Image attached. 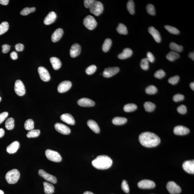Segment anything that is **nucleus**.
<instances>
[{"instance_id":"47","label":"nucleus","mask_w":194,"mask_h":194,"mask_svg":"<svg viewBox=\"0 0 194 194\" xmlns=\"http://www.w3.org/2000/svg\"><path fill=\"white\" fill-rule=\"evenodd\" d=\"M165 76V73L162 69H160L155 73L154 76L156 78L161 79Z\"/></svg>"},{"instance_id":"50","label":"nucleus","mask_w":194,"mask_h":194,"mask_svg":"<svg viewBox=\"0 0 194 194\" xmlns=\"http://www.w3.org/2000/svg\"><path fill=\"white\" fill-rule=\"evenodd\" d=\"M184 98V96L183 95L177 94L174 96L173 100L175 102H177L183 100Z\"/></svg>"},{"instance_id":"21","label":"nucleus","mask_w":194,"mask_h":194,"mask_svg":"<svg viewBox=\"0 0 194 194\" xmlns=\"http://www.w3.org/2000/svg\"><path fill=\"white\" fill-rule=\"evenodd\" d=\"M57 18V15L55 12L52 11L49 12L45 18L44 23L45 25H49L53 24L55 22Z\"/></svg>"},{"instance_id":"20","label":"nucleus","mask_w":194,"mask_h":194,"mask_svg":"<svg viewBox=\"0 0 194 194\" xmlns=\"http://www.w3.org/2000/svg\"><path fill=\"white\" fill-rule=\"evenodd\" d=\"M148 31L149 33L153 36L155 41L157 43H160L161 41V37L159 31L157 30L153 27L148 28Z\"/></svg>"},{"instance_id":"51","label":"nucleus","mask_w":194,"mask_h":194,"mask_svg":"<svg viewBox=\"0 0 194 194\" xmlns=\"http://www.w3.org/2000/svg\"><path fill=\"white\" fill-rule=\"evenodd\" d=\"M8 115V113L7 112H4L0 114V124L5 120Z\"/></svg>"},{"instance_id":"46","label":"nucleus","mask_w":194,"mask_h":194,"mask_svg":"<svg viewBox=\"0 0 194 194\" xmlns=\"http://www.w3.org/2000/svg\"><path fill=\"white\" fill-rule=\"evenodd\" d=\"M121 188L122 190L125 193H128L130 192V188L128 182L124 180L122 181L121 185Z\"/></svg>"},{"instance_id":"57","label":"nucleus","mask_w":194,"mask_h":194,"mask_svg":"<svg viewBox=\"0 0 194 194\" xmlns=\"http://www.w3.org/2000/svg\"><path fill=\"white\" fill-rule=\"evenodd\" d=\"M9 1L8 0H0V4L3 5H7L8 4Z\"/></svg>"},{"instance_id":"6","label":"nucleus","mask_w":194,"mask_h":194,"mask_svg":"<svg viewBox=\"0 0 194 194\" xmlns=\"http://www.w3.org/2000/svg\"><path fill=\"white\" fill-rule=\"evenodd\" d=\"M83 24L89 30H92L96 27L97 22L95 18L90 15H87L83 20Z\"/></svg>"},{"instance_id":"53","label":"nucleus","mask_w":194,"mask_h":194,"mask_svg":"<svg viewBox=\"0 0 194 194\" xmlns=\"http://www.w3.org/2000/svg\"><path fill=\"white\" fill-rule=\"evenodd\" d=\"M2 52L3 53L6 54L8 53L10 51L11 46L8 44H4L2 46Z\"/></svg>"},{"instance_id":"32","label":"nucleus","mask_w":194,"mask_h":194,"mask_svg":"<svg viewBox=\"0 0 194 194\" xmlns=\"http://www.w3.org/2000/svg\"><path fill=\"white\" fill-rule=\"evenodd\" d=\"M137 106L134 104H128L125 105L124 111L126 112H130L135 111L137 109Z\"/></svg>"},{"instance_id":"45","label":"nucleus","mask_w":194,"mask_h":194,"mask_svg":"<svg viewBox=\"0 0 194 194\" xmlns=\"http://www.w3.org/2000/svg\"><path fill=\"white\" fill-rule=\"evenodd\" d=\"M146 10L149 14L154 15H155V10L154 6L152 4H148L147 6Z\"/></svg>"},{"instance_id":"4","label":"nucleus","mask_w":194,"mask_h":194,"mask_svg":"<svg viewBox=\"0 0 194 194\" xmlns=\"http://www.w3.org/2000/svg\"><path fill=\"white\" fill-rule=\"evenodd\" d=\"M89 8L90 12L96 16L101 14L104 10L103 4L100 1H94Z\"/></svg>"},{"instance_id":"5","label":"nucleus","mask_w":194,"mask_h":194,"mask_svg":"<svg viewBox=\"0 0 194 194\" xmlns=\"http://www.w3.org/2000/svg\"><path fill=\"white\" fill-rule=\"evenodd\" d=\"M46 155L48 159L53 162H60L62 160V157L60 153L53 150H46Z\"/></svg>"},{"instance_id":"33","label":"nucleus","mask_w":194,"mask_h":194,"mask_svg":"<svg viewBox=\"0 0 194 194\" xmlns=\"http://www.w3.org/2000/svg\"><path fill=\"white\" fill-rule=\"evenodd\" d=\"M117 32L119 34H122V35H127L128 33V31H127L126 26L125 25L120 23L118 25V26L116 28Z\"/></svg>"},{"instance_id":"39","label":"nucleus","mask_w":194,"mask_h":194,"mask_svg":"<svg viewBox=\"0 0 194 194\" xmlns=\"http://www.w3.org/2000/svg\"><path fill=\"white\" fill-rule=\"evenodd\" d=\"M40 133V131L39 130H32L28 132L27 134L28 138H35L38 137Z\"/></svg>"},{"instance_id":"13","label":"nucleus","mask_w":194,"mask_h":194,"mask_svg":"<svg viewBox=\"0 0 194 194\" xmlns=\"http://www.w3.org/2000/svg\"><path fill=\"white\" fill-rule=\"evenodd\" d=\"M72 85V83L69 81H65L61 82L58 87V92L62 93L67 92L70 89Z\"/></svg>"},{"instance_id":"15","label":"nucleus","mask_w":194,"mask_h":194,"mask_svg":"<svg viewBox=\"0 0 194 194\" xmlns=\"http://www.w3.org/2000/svg\"><path fill=\"white\" fill-rule=\"evenodd\" d=\"M183 167L184 170L187 173L194 174V161L188 160L185 161L183 164Z\"/></svg>"},{"instance_id":"60","label":"nucleus","mask_w":194,"mask_h":194,"mask_svg":"<svg viewBox=\"0 0 194 194\" xmlns=\"http://www.w3.org/2000/svg\"><path fill=\"white\" fill-rule=\"evenodd\" d=\"M190 88L191 89L193 90V91L194 90V83L193 82V83H191L190 84Z\"/></svg>"},{"instance_id":"18","label":"nucleus","mask_w":194,"mask_h":194,"mask_svg":"<svg viewBox=\"0 0 194 194\" xmlns=\"http://www.w3.org/2000/svg\"><path fill=\"white\" fill-rule=\"evenodd\" d=\"M77 103L80 106L83 107H92L95 105V102L92 100L86 98H83L77 102Z\"/></svg>"},{"instance_id":"35","label":"nucleus","mask_w":194,"mask_h":194,"mask_svg":"<svg viewBox=\"0 0 194 194\" xmlns=\"http://www.w3.org/2000/svg\"><path fill=\"white\" fill-rule=\"evenodd\" d=\"M9 25L7 22H3L0 24V35H2L7 32L9 29Z\"/></svg>"},{"instance_id":"17","label":"nucleus","mask_w":194,"mask_h":194,"mask_svg":"<svg viewBox=\"0 0 194 194\" xmlns=\"http://www.w3.org/2000/svg\"><path fill=\"white\" fill-rule=\"evenodd\" d=\"M81 52V47L80 45L75 43L71 46L70 50V54L72 58H75L80 55Z\"/></svg>"},{"instance_id":"29","label":"nucleus","mask_w":194,"mask_h":194,"mask_svg":"<svg viewBox=\"0 0 194 194\" xmlns=\"http://www.w3.org/2000/svg\"><path fill=\"white\" fill-rule=\"evenodd\" d=\"M179 57V54L174 51H171L166 55V58L171 62L174 61Z\"/></svg>"},{"instance_id":"62","label":"nucleus","mask_w":194,"mask_h":194,"mask_svg":"<svg viewBox=\"0 0 194 194\" xmlns=\"http://www.w3.org/2000/svg\"><path fill=\"white\" fill-rule=\"evenodd\" d=\"M0 194H4V191L1 189H0Z\"/></svg>"},{"instance_id":"27","label":"nucleus","mask_w":194,"mask_h":194,"mask_svg":"<svg viewBox=\"0 0 194 194\" xmlns=\"http://www.w3.org/2000/svg\"><path fill=\"white\" fill-rule=\"evenodd\" d=\"M44 191L46 194H52L54 192V187L52 184L45 181L43 183Z\"/></svg>"},{"instance_id":"30","label":"nucleus","mask_w":194,"mask_h":194,"mask_svg":"<svg viewBox=\"0 0 194 194\" xmlns=\"http://www.w3.org/2000/svg\"><path fill=\"white\" fill-rule=\"evenodd\" d=\"M112 44L111 39L107 38L105 40L102 45V49L104 52H107L109 50Z\"/></svg>"},{"instance_id":"54","label":"nucleus","mask_w":194,"mask_h":194,"mask_svg":"<svg viewBox=\"0 0 194 194\" xmlns=\"http://www.w3.org/2000/svg\"><path fill=\"white\" fill-rule=\"evenodd\" d=\"M94 1V0H85L84 4L85 7L86 8H89Z\"/></svg>"},{"instance_id":"10","label":"nucleus","mask_w":194,"mask_h":194,"mask_svg":"<svg viewBox=\"0 0 194 194\" xmlns=\"http://www.w3.org/2000/svg\"><path fill=\"white\" fill-rule=\"evenodd\" d=\"M38 71L40 78L43 81L48 82L50 80V75L46 68L43 67H40L38 68Z\"/></svg>"},{"instance_id":"12","label":"nucleus","mask_w":194,"mask_h":194,"mask_svg":"<svg viewBox=\"0 0 194 194\" xmlns=\"http://www.w3.org/2000/svg\"><path fill=\"white\" fill-rule=\"evenodd\" d=\"M39 174L42 177L44 178L45 179L55 184L57 182V178L55 176L49 174L44 170L42 169L39 170Z\"/></svg>"},{"instance_id":"63","label":"nucleus","mask_w":194,"mask_h":194,"mask_svg":"<svg viewBox=\"0 0 194 194\" xmlns=\"http://www.w3.org/2000/svg\"><path fill=\"white\" fill-rule=\"evenodd\" d=\"M1 97H0V102H1Z\"/></svg>"},{"instance_id":"9","label":"nucleus","mask_w":194,"mask_h":194,"mask_svg":"<svg viewBox=\"0 0 194 194\" xmlns=\"http://www.w3.org/2000/svg\"><path fill=\"white\" fill-rule=\"evenodd\" d=\"M138 186L142 189H150L154 188L156 186L154 181L149 180H143L138 183Z\"/></svg>"},{"instance_id":"8","label":"nucleus","mask_w":194,"mask_h":194,"mask_svg":"<svg viewBox=\"0 0 194 194\" xmlns=\"http://www.w3.org/2000/svg\"><path fill=\"white\" fill-rule=\"evenodd\" d=\"M167 188L171 194H179L181 191L180 186L173 181H170L167 183Z\"/></svg>"},{"instance_id":"14","label":"nucleus","mask_w":194,"mask_h":194,"mask_svg":"<svg viewBox=\"0 0 194 194\" xmlns=\"http://www.w3.org/2000/svg\"><path fill=\"white\" fill-rule=\"evenodd\" d=\"M119 68L118 67H109L105 68L103 72L104 77L109 78L112 77L119 72Z\"/></svg>"},{"instance_id":"59","label":"nucleus","mask_w":194,"mask_h":194,"mask_svg":"<svg viewBox=\"0 0 194 194\" xmlns=\"http://www.w3.org/2000/svg\"><path fill=\"white\" fill-rule=\"evenodd\" d=\"M189 57L191 58L193 60H194V53L192 52L189 54Z\"/></svg>"},{"instance_id":"44","label":"nucleus","mask_w":194,"mask_h":194,"mask_svg":"<svg viewBox=\"0 0 194 194\" xmlns=\"http://www.w3.org/2000/svg\"><path fill=\"white\" fill-rule=\"evenodd\" d=\"M97 69V66L94 65L88 67L86 70V72L88 75H91L95 72Z\"/></svg>"},{"instance_id":"7","label":"nucleus","mask_w":194,"mask_h":194,"mask_svg":"<svg viewBox=\"0 0 194 194\" xmlns=\"http://www.w3.org/2000/svg\"><path fill=\"white\" fill-rule=\"evenodd\" d=\"M16 94L20 97L24 96L26 92L25 85L21 81L18 80L15 82L14 88Z\"/></svg>"},{"instance_id":"43","label":"nucleus","mask_w":194,"mask_h":194,"mask_svg":"<svg viewBox=\"0 0 194 194\" xmlns=\"http://www.w3.org/2000/svg\"><path fill=\"white\" fill-rule=\"evenodd\" d=\"M147 58L142 59L141 62L140 66L142 69L144 70H147L149 68V63Z\"/></svg>"},{"instance_id":"24","label":"nucleus","mask_w":194,"mask_h":194,"mask_svg":"<svg viewBox=\"0 0 194 194\" xmlns=\"http://www.w3.org/2000/svg\"><path fill=\"white\" fill-rule=\"evenodd\" d=\"M133 54L132 50L131 49L126 48L124 49L122 53L119 54L118 58L121 60H124L129 58Z\"/></svg>"},{"instance_id":"40","label":"nucleus","mask_w":194,"mask_h":194,"mask_svg":"<svg viewBox=\"0 0 194 194\" xmlns=\"http://www.w3.org/2000/svg\"><path fill=\"white\" fill-rule=\"evenodd\" d=\"M145 91L147 94L153 95L156 94L158 92V89L154 85H150L146 88Z\"/></svg>"},{"instance_id":"23","label":"nucleus","mask_w":194,"mask_h":194,"mask_svg":"<svg viewBox=\"0 0 194 194\" xmlns=\"http://www.w3.org/2000/svg\"><path fill=\"white\" fill-rule=\"evenodd\" d=\"M63 34V29L59 28L54 31L52 36V40L54 43L58 41L61 38Z\"/></svg>"},{"instance_id":"3","label":"nucleus","mask_w":194,"mask_h":194,"mask_svg":"<svg viewBox=\"0 0 194 194\" xmlns=\"http://www.w3.org/2000/svg\"><path fill=\"white\" fill-rule=\"evenodd\" d=\"M20 178V173L17 169H13L8 172L5 176L6 181L10 184L15 183Z\"/></svg>"},{"instance_id":"52","label":"nucleus","mask_w":194,"mask_h":194,"mask_svg":"<svg viewBox=\"0 0 194 194\" xmlns=\"http://www.w3.org/2000/svg\"><path fill=\"white\" fill-rule=\"evenodd\" d=\"M147 60L148 62L153 63L155 61V57L153 54L150 52H148L147 54Z\"/></svg>"},{"instance_id":"2","label":"nucleus","mask_w":194,"mask_h":194,"mask_svg":"<svg viewBox=\"0 0 194 194\" xmlns=\"http://www.w3.org/2000/svg\"><path fill=\"white\" fill-rule=\"evenodd\" d=\"M92 164L93 167L98 169H107L112 165L113 160L107 155H100L92 161Z\"/></svg>"},{"instance_id":"61","label":"nucleus","mask_w":194,"mask_h":194,"mask_svg":"<svg viewBox=\"0 0 194 194\" xmlns=\"http://www.w3.org/2000/svg\"><path fill=\"white\" fill-rule=\"evenodd\" d=\"M83 194H94L92 192H89V191H86L84 192Z\"/></svg>"},{"instance_id":"25","label":"nucleus","mask_w":194,"mask_h":194,"mask_svg":"<svg viewBox=\"0 0 194 194\" xmlns=\"http://www.w3.org/2000/svg\"><path fill=\"white\" fill-rule=\"evenodd\" d=\"M87 124L88 126L96 133H99L100 132V129L98 125L95 121L89 120L88 121Z\"/></svg>"},{"instance_id":"56","label":"nucleus","mask_w":194,"mask_h":194,"mask_svg":"<svg viewBox=\"0 0 194 194\" xmlns=\"http://www.w3.org/2000/svg\"><path fill=\"white\" fill-rule=\"evenodd\" d=\"M10 57L12 60H16L18 58V54L15 52H13L10 54Z\"/></svg>"},{"instance_id":"41","label":"nucleus","mask_w":194,"mask_h":194,"mask_svg":"<svg viewBox=\"0 0 194 194\" xmlns=\"http://www.w3.org/2000/svg\"><path fill=\"white\" fill-rule=\"evenodd\" d=\"M36 10L35 8L32 7L29 8L26 7L21 11L20 12L21 15H27L29 14V13L34 12Z\"/></svg>"},{"instance_id":"48","label":"nucleus","mask_w":194,"mask_h":194,"mask_svg":"<svg viewBox=\"0 0 194 194\" xmlns=\"http://www.w3.org/2000/svg\"><path fill=\"white\" fill-rule=\"evenodd\" d=\"M179 80V77L178 76H175L169 79L168 82L169 83L172 85H175L178 83Z\"/></svg>"},{"instance_id":"16","label":"nucleus","mask_w":194,"mask_h":194,"mask_svg":"<svg viewBox=\"0 0 194 194\" xmlns=\"http://www.w3.org/2000/svg\"><path fill=\"white\" fill-rule=\"evenodd\" d=\"M190 130L187 127L182 125H178L175 127L173 132L174 134L178 135H184L188 134Z\"/></svg>"},{"instance_id":"36","label":"nucleus","mask_w":194,"mask_h":194,"mask_svg":"<svg viewBox=\"0 0 194 194\" xmlns=\"http://www.w3.org/2000/svg\"><path fill=\"white\" fill-rule=\"evenodd\" d=\"M169 47L170 49L174 51L175 52H181L183 50V46L176 44L174 42L170 43L169 45Z\"/></svg>"},{"instance_id":"58","label":"nucleus","mask_w":194,"mask_h":194,"mask_svg":"<svg viewBox=\"0 0 194 194\" xmlns=\"http://www.w3.org/2000/svg\"><path fill=\"white\" fill-rule=\"evenodd\" d=\"M5 133L4 130L3 128H0V138H2L4 136Z\"/></svg>"},{"instance_id":"34","label":"nucleus","mask_w":194,"mask_h":194,"mask_svg":"<svg viewBox=\"0 0 194 194\" xmlns=\"http://www.w3.org/2000/svg\"><path fill=\"white\" fill-rule=\"evenodd\" d=\"M144 107L146 111L152 112L154 111L156 106L153 102H146L144 104Z\"/></svg>"},{"instance_id":"42","label":"nucleus","mask_w":194,"mask_h":194,"mask_svg":"<svg viewBox=\"0 0 194 194\" xmlns=\"http://www.w3.org/2000/svg\"><path fill=\"white\" fill-rule=\"evenodd\" d=\"M165 28L171 34L177 35V34H179L180 33L179 30L173 27V26L166 25L165 26Z\"/></svg>"},{"instance_id":"38","label":"nucleus","mask_w":194,"mask_h":194,"mask_svg":"<svg viewBox=\"0 0 194 194\" xmlns=\"http://www.w3.org/2000/svg\"><path fill=\"white\" fill-rule=\"evenodd\" d=\"M127 9L131 15L134 14V1L132 0L129 1L127 4Z\"/></svg>"},{"instance_id":"26","label":"nucleus","mask_w":194,"mask_h":194,"mask_svg":"<svg viewBox=\"0 0 194 194\" xmlns=\"http://www.w3.org/2000/svg\"><path fill=\"white\" fill-rule=\"evenodd\" d=\"M53 67L55 70H58L61 67L62 63L60 60L55 57H53L50 59Z\"/></svg>"},{"instance_id":"1","label":"nucleus","mask_w":194,"mask_h":194,"mask_svg":"<svg viewBox=\"0 0 194 194\" xmlns=\"http://www.w3.org/2000/svg\"><path fill=\"white\" fill-rule=\"evenodd\" d=\"M139 140L141 145L147 147H156L160 143V139L158 136L148 132L141 133L139 136Z\"/></svg>"},{"instance_id":"55","label":"nucleus","mask_w":194,"mask_h":194,"mask_svg":"<svg viewBox=\"0 0 194 194\" xmlns=\"http://www.w3.org/2000/svg\"><path fill=\"white\" fill-rule=\"evenodd\" d=\"M15 49L18 52H21L24 50V45L19 43L15 45Z\"/></svg>"},{"instance_id":"49","label":"nucleus","mask_w":194,"mask_h":194,"mask_svg":"<svg viewBox=\"0 0 194 194\" xmlns=\"http://www.w3.org/2000/svg\"><path fill=\"white\" fill-rule=\"evenodd\" d=\"M177 111L180 114H183L187 113V108L185 105H181L178 107Z\"/></svg>"},{"instance_id":"11","label":"nucleus","mask_w":194,"mask_h":194,"mask_svg":"<svg viewBox=\"0 0 194 194\" xmlns=\"http://www.w3.org/2000/svg\"><path fill=\"white\" fill-rule=\"evenodd\" d=\"M54 127L56 131L62 134L67 135L71 133L70 129L64 124L57 123L54 125Z\"/></svg>"},{"instance_id":"22","label":"nucleus","mask_w":194,"mask_h":194,"mask_svg":"<svg viewBox=\"0 0 194 194\" xmlns=\"http://www.w3.org/2000/svg\"><path fill=\"white\" fill-rule=\"evenodd\" d=\"M20 144L19 142L17 141H14L7 147L6 150L10 154H12L17 151L20 148Z\"/></svg>"},{"instance_id":"28","label":"nucleus","mask_w":194,"mask_h":194,"mask_svg":"<svg viewBox=\"0 0 194 194\" xmlns=\"http://www.w3.org/2000/svg\"><path fill=\"white\" fill-rule=\"evenodd\" d=\"M127 121L126 118L121 117H116L114 118L112 120L113 124L116 125H124Z\"/></svg>"},{"instance_id":"31","label":"nucleus","mask_w":194,"mask_h":194,"mask_svg":"<svg viewBox=\"0 0 194 194\" xmlns=\"http://www.w3.org/2000/svg\"><path fill=\"white\" fill-rule=\"evenodd\" d=\"M15 126V120L13 118H10L7 119L5 123V127L7 130H11L13 129Z\"/></svg>"},{"instance_id":"19","label":"nucleus","mask_w":194,"mask_h":194,"mask_svg":"<svg viewBox=\"0 0 194 194\" xmlns=\"http://www.w3.org/2000/svg\"><path fill=\"white\" fill-rule=\"evenodd\" d=\"M60 118L63 122L71 125H74L75 122L74 117L71 114L66 113L62 115Z\"/></svg>"},{"instance_id":"37","label":"nucleus","mask_w":194,"mask_h":194,"mask_svg":"<svg viewBox=\"0 0 194 194\" xmlns=\"http://www.w3.org/2000/svg\"><path fill=\"white\" fill-rule=\"evenodd\" d=\"M24 127L25 129L28 131H31L34 128V122L32 119H29L26 121L24 124Z\"/></svg>"}]
</instances>
